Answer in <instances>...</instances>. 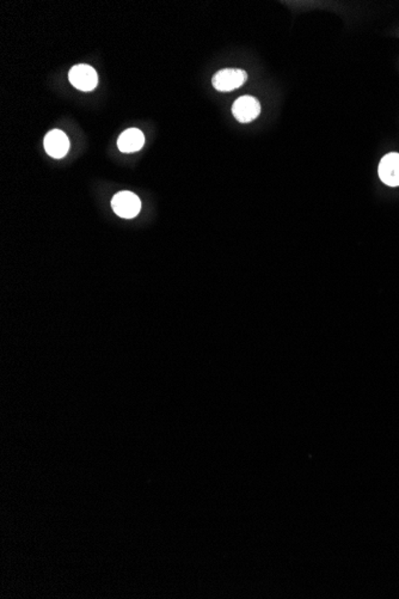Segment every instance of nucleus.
<instances>
[{"mask_svg": "<svg viewBox=\"0 0 399 599\" xmlns=\"http://www.w3.org/2000/svg\"><path fill=\"white\" fill-rule=\"evenodd\" d=\"M69 79L74 88L81 91H91L99 84V77L94 67L81 64L71 69Z\"/></svg>", "mask_w": 399, "mask_h": 599, "instance_id": "obj_3", "label": "nucleus"}, {"mask_svg": "<svg viewBox=\"0 0 399 599\" xmlns=\"http://www.w3.org/2000/svg\"><path fill=\"white\" fill-rule=\"evenodd\" d=\"M111 206L118 217L132 219L139 214L141 201L132 191H120L113 196Z\"/></svg>", "mask_w": 399, "mask_h": 599, "instance_id": "obj_2", "label": "nucleus"}, {"mask_svg": "<svg viewBox=\"0 0 399 599\" xmlns=\"http://www.w3.org/2000/svg\"><path fill=\"white\" fill-rule=\"evenodd\" d=\"M232 113L237 121L242 124L253 121L261 114L260 102L253 96H242L233 104Z\"/></svg>", "mask_w": 399, "mask_h": 599, "instance_id": "obj_4", "label": "nucleus"}, {"mask_svg": "<svg viewBox=\"0 0 399 599\" xmlns=\"http://www.w3.org/2000/svg\"><path fill=\"white\" fill-rule=\"evenodd\" d=\"M44 150L53 158L60 159L67 155L70 150V140L60 129H53L47 133L44 140Z\"/></svg>", "mask_w": 399, "mask_h": 599, "instance_id": "obj_5", "label": "nucleus"}, {"mask_svg": "<svg viewBox=\"0 0 399 599\" xmlns=\"http://www.w3.org/2000/svg\"><path fill=\"white\" fill-rule=\"evenodd\" d=\"M378 173L380 180L390 187L399 186V153L391 152L384 156L379 163Z\"/></svg>", "mask_w": 399, "mask_h": 599, "instance_id": "obj_6", "label": "nucleus"}, {"mask_svg": "<svg viewBox=\"0 0 399 599\" xmlns=\"http://www.w3.org/2000/svg\"><path fill=\"white\" fill-rule=\"evenodd\" d=\"M145 144L143 133L138 129H126L118 140V147L123 153L140 151Z\"/></svg>", "mask_w": 399, "mask_h": 599, "instance_id": "obj_7", "label": "nucleus"}, {"mask_svg": "<svg viewBox=\"0 0 399 599\" xmlns=\"http://www.w3.org/2000/svg\"><path fill=\"white\" fill-rule=\"evenodd\" d=\"M248 81V74L239 69H223L216 72L212 78V85L221 92L233 91L241 88Z\"/></svg>", "mask_w": 399, "mask_h": 599, "instance_id": "obj_1", "label": "nucleus"}]
</instances>
